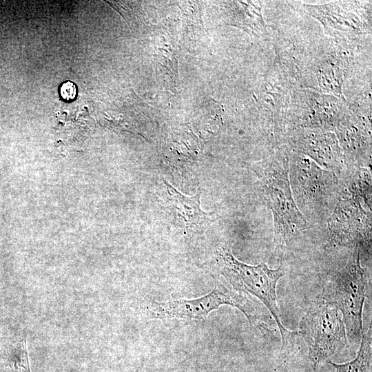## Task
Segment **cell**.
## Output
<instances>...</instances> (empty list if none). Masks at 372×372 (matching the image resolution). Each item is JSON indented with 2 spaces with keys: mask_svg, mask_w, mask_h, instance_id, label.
I'll list each match as a JSON object with an SVG mask.
<instances>
[{
  "mask_svg": "<svg viewBox=\"0 0 372 372\" xmlns=\"http://www.w3.org/2000/svg\"><path fill=\"white\" fill-rule=\"evenodd\" d=\"M287 152L280 151L258 169L263 200L272 212L276 249L283 251L307 223L298 209L291 189Z\"/></svg>",
  "mask_w": 372,
  "mask_h": 372,
  "instance_id": "obj_1",
  "label": "cell"
},
{
  "mask_svg": "<svg viewBox=\"0 0 372 372\" xmlns=\"http://www.w3.org/2000/svg\"><path fill=\"white\" fill-rule=\"evenodd\" d=\"M217 262L221 274L234 290L256 297L269 310L280 331L282 349L292 345L298 333L284 327L277 303L276 287L285 274L283 269H269L265 263L247 265L237 260L225 247L218 249Z\"/></svg>",
  "mask_w": 372,
  "mask_h": 372,
  "instance_id": "obj_2",
  "label": "cell"
},
{
  "mask_svg": "<svg viewBox=\"0 0 372 372\" xmlns=\"http://www.w3.org/2000/svg\"><path fill=\"white\" fill-rule=\"evenodd\" d=\"M369 287V276L360 263V249L354 251L346 265L323 285V302L342 315L348 341H360L362 313Z\"/></svg>",
  "mask_w": 372,
  "mask_h": 372,
  "instance_id": "obj_3",
  "label": "cell"
},
{
  "mask_svg": "<svg viewBox=\"0 0 372 372\" xmlns=\"http://www.w3.org/2000/svg\"><path fill=\"white\" fill-rule=\"evenodd\" d=\"M223 304L231 305L240 310L251 326L265 331L264 316L258 304L236 290H231L223 284L203 297L194 300H173L166 302L152 301L146 309L149 318L154 319H203Z\"/></svg>",
  "mask_w": 372,
  "mask_h": 372,
  "instance_id": "obj_4",
  "label": "cell"
},
{
  "mask_svg": "<svg viewBox=\"0 0 372 372\" xmlns=\"http://www.w3.org/2000/svg\"><path fill=\"white\" fill-rule=\"evenodd\" d=\"M298 329V335L307 346L308 358L313 369L328 363L348 343L341 313L324 302L306 311Z\"/></svg>",
  "mask_w": 372,
  "mask_h": 372,
  "instance_id": "obj_5",
  "label": "cell"
},
{
  "mask_svg": "<svg viewBox=\"0 0 372 372\" xmlns=\"http://www.w3.org/2000/svg\"><path fill=\"white\" fill-rule=\"evenodd\" d=\"M344 97L324 94L309 88H294L287 113L298 129L335 130L348 112Z\"/></svg>",
  "mask_w": 372,
  "mask_h": 372,
  "instance_id": "obj_6",
  "label": "cell"
},
{
  "mask_svg": "<svg viewBox=\"0 0 372 372\" xmlns=\"http://www.w3.org/2000/svg\"><path fill=\"white\" fill-rule=\"evenodd\" d=\"M303 7L337 41L358 40L371 33V1H339Z\"/></svg>",
  "mask_w": 372,
  "mask_h": 372,
  "instance_id": "obj_7",
  "label": "cell"
},
{
  "mask_svg": "<svg viewBox=\"0 0 372 372\" xmlns=\"http://www.w3.org/2000/svg\"><path fill=\"white\" fill-rule=\"evenodd\" d=\"M349 197L341 198L329 221V238L338 246H352L361 249L371 246V218L363 208L369 200L349 191Z\"/></svg>",
  "mask_w": 372,
  "mask_h": 372,
  "instance_id": "obj_8",
  "label": "cell"
},
{
  "mask_svg": "<svg viewBox=\"0 0 372 372\" xmlns=\"http://www.w3.org/2000/svg\"><path fill=\"white\" fill-rule=\"evenodd\" d=\"M353 65L352 56L338 48L328 49L316 54L311 61L302 83L311 90L344 97L342 85Z\"/></svg>",
  "mask_w": 372,
  "mask_h": 372,
  "instance_id": "obj_9",
  "label": "cell"
},
{
  "mask_svg": "<svg viewBox=\"0 0 372 372\" xmlns=\"http://www.w3.org/2000/svg\"><path fill=\"white\" fill-rule=\"evenodd\" d=\"M292 76L278 59L265 72L261 85L259 103L263 112L272 119L287 118L293 88Z\"/></svg>",
  "mask_w": 372,
  "mask_h": 372,
  "instance_id": "obj_10",
  "label": "cell"
},
{
  "mask_svg": "<svg viewBox=\"0 0 372 372\" xmlns=\"http://www.w3.org/2000/svg\"><path fill=\"white\" fill-rule=\"evenodd\" d=\"M292 143L298 151L327 169L341 166L342 150L334 133L315 129H298Z\"/></svg>",
  "mask_w": 372,
  "mask_h": 372,
  "instance_id": "obj_11",
  "label": "cell"
},
{
  "mask_svg": "<svg viewBox=\"0 0 372 372\" xmlns=\"http://www.w3.org/2000/svg\"><path fill=\"white\" fill-rule=\"evenodd\" d=\"M358 105L351 104L335 131L340 146L345 152L358 155L371 147V119Z\"/></svg>",
  "mask_w": 372,
  "mask_h": 372,
  "instance_id": "obj_12",
  "label": "cell"
},
{
  "mask_svg": "<svg viewBox=\"0 0 372 372\" xmlns=\"http://www.w3.org/2000/svg\"><path fill=\"white\" fill-rule=\"evenodd\" d=\"M163 181L167 188L169 207L177 224L186 229H193L202 227L210 221V214L203 211L200 206V188L194 196H186L165 180Z\"/></svg>",
  "mask_w": 372,
  "mask_h": 372,
  "instance_id": "obj_13",
  "label": "cell"
},
{
  "mask_svg": "<svg viewBox=\"0 0 372 372\" xmlns=\"http://www.w3.org/2000/svg\"><path fill=\"white\" fill-rule=\"evenodd\" d=\"M293 168L298 186L308 198L319 199L333 184L331 172L320 168L307 156H294Z\"/></svg>",
  "mask_w": 372,
  "mask_h": 372,
  "instance_id": "obj_14",
  "label": "cell"
},
{
  "mask_svg": "<svg viewBox=\"0 0 372 372\" xmlns=\"http://www.w3.org/2000/svg\"><path fill=\"white\" fill-rule=\"evenodd\" d=\"M231 23L258 38L267 36V24L259 1L226 2Z\"/></svg>",
  "mask_w": 372,
  "mask_h": 372,
  "instance_id": "obj_15",
  "label": "cell"
},
{
  "mask_svg": "<svg viewBox=\"0 0 372 372\" xmlns=\"http://www.w3.org/2000/svg\"><path fill=\"white\" fill-rule=\"evenodd\" d=\"M336 372H372V329L370 325L366 332L362 331L360 344L356 357L346 363L329 362Z\"/></svg>",
  "mask_w": 372,
  "mask_h": 372,
  "instance_id": "obj_16",
  "label": "cell"
},
{
  "mask_svg": "<svg viewBox=\"0 0 372 372\" xmlns=\"http://www.w3.org/2000/svg\"><path fill=\"white\" fill-rule=\"evenodd\" d=\"M60 94L62 98L66 101L74 99L76 94V88L75 85L70 81L64 83L61 86Z\"/></svg>",
  "mask_w": 372,
  "mask_h": 372,
  "instance_id": "obj_17",
  "label": "cell"
}]
</instances>
